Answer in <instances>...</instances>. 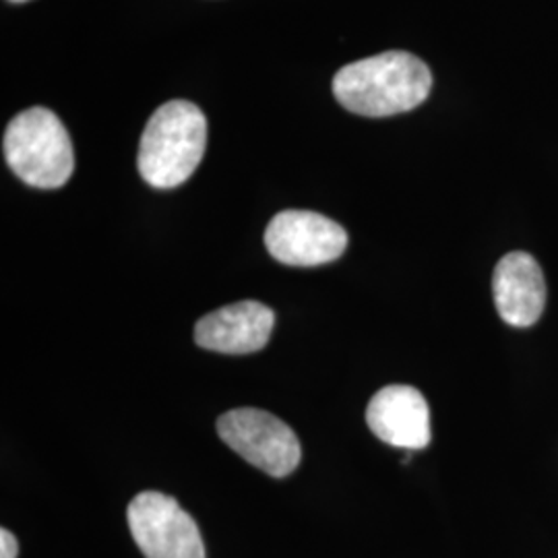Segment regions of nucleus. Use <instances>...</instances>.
I'll list each match as a JSON object with an SVG mask.
<instances>
[{"instance_id": "obj_11", "label": "nucleus", "mask_w": 558, "mask_h": 558, "mask_svg": "<svg viewBox=\"0 0 558 558\" xmlns=\"http://www.w3.org/2000/svg\"><path fill=\"white\" fill-rule=\"evenodd\" d=\"M11 2H27V0H11Z\"/></svg>"}, {"instance_id": "obj_4", "label": "nucleus", "mask_w": 558, "mask_h": 558, "mask_svg": "<svg viewBox=\"0 0 558 558\" xmlns=\"http://www.w3.org/2000/svg\"><path fill=\"white\" fill-rule=\"evenodd\" d=\"M218 435L240 458L274 478H286L299 468V437L286 422L265 410L240 408L226 412L218 420Z\"/></svg>"}, {"instance_id": "obj_9", "label": "nucleus", "mask_w": 558, "mask_h": 558, "mask_svg": "<svg viewBox=\"0 0 558 558\" xmlns=\"http://www.w3.org/2000/svg\"><path fill=\"white\" fill-rule=\"evenodd\" d=\"M493 294L500 319L511 327H532L546 306V281L538 260L527 253H509L493 276Z\"/></svg>"}, {"instance_id": "obj_8", "label": "nucleus", "mask_w": 558, "mask_h": 558, "mask_svg": "<svg viewBox=\"0 0 558 558\" xmlns=\"http://www.w3.org/2000/svg\"><path fill=\"white\" fill-rule=\"evenodd\" d=\"M368 428L377 439L408 451L430 442V410L418 389L389 385L375 393L366 408Z\"/></svg>"}, {"instance_id": "obj_7", "label": "nucleus", "mask_w": 558, "mask_h": 558, "mask_svg": "<svg viewBox=\"0 0 558 558\" xmlns=\"http://www.w3.org/2000/svg\"><path fill=\"white\" fill-rule=\"evenodd\" d=\"M276 315L257 300H242L201 317L195 325V343L220 354L259 352L274 333Z\"/></svg>"}, {"instance_id": "obj_6", "label": "nucleus", "mask_w": 558, "mask_h": 558, "mask_svg": "<svg viewBox=\"0 0 558 558\" xmlns=\"http://www.w3.org/2000/svg\"><path fill=\"white\" fill-rule=\"evenodd\" d=\"M265 246L283 265L317 267L343 255L348 234L339 223L320 214L288 209L269 221Z\"/></svg>"}, {"instance_id": "obj_2", "label": "nucleus", "mask_w": 558, "mask_h": 558, "mask_svg": "<svg viewBox=\"0 0 558 558\" xmlns=\"http://www.w3.org/2000/svg\"><path fill=\"white\" fill-rule=\"evenodd\" d=\"M207 145V120L191 101L158 108L140 143V174L156 189H174L197 170Z\"/></svg>"}, {"instance_id": "obj_5", "label": "nucleus", "mask_w": 558, "mask_h": 558, "mask_svg": "<svg viewBox=\"0 0 558 558\" xmlns=\"http://www.w3.org/2000/svg\"><path fill=\"white\" fill-rule=\"evenodd\" d=\"M126 521L145 558H205L195 519L168 495L141 493L131 500Z\"/></svg>"}, {"instance_id": "obj_10", "label": "nucleus", "mask_w": 558, "mask_h": 558, "mask_svg": "<svg viewBox=\"0 0 558 558\" xmlns=\"http://www.w3.org/2000/svg\"><path fill=\"white\" fill-rule=\"evenodd\" d=\"M20 544L9 530H0V558H17Z\"/></svg>"}, {"instance_id": "obj_3", "label": "nucleus", "mask_w": 558, "mask_h": 558, "mask_svg": "<svg viewBox=\"0 0 558 558\" xmlns=\"http://www.w3.org/2000/svg\"><path fill=\"white\" fill-rule=\"evenodd\" d=\"M4 160L25 184L59 189L75 170L73 143L59 117L46 108H29L4 131Z\"/></svg>"}, {"instance_id": "obj_1", "label": "nucleus", "mask_w": 558, "mask_h": 558, "mask_svg": "<svg viewBox=\"0 0 558 558\" xmlns=\"http://www.w3.org/2000/svg\"><path fill=\"white\" fill-rule=\"evenodd\" d=\"M433 75L414 54L391 50L345 64L336 80L339 104L360 117L383 119L414 110L428 98Z\"/></svg>"}]
</instances>
